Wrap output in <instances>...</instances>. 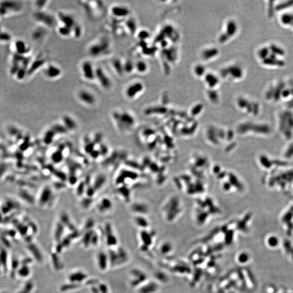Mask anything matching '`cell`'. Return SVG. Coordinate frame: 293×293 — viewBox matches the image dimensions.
<instances>
[{"mask_svg":"<svg viewBox=\"0 0 293 293\" xmlns=\"http://www.w3.org/2000/svg\"><path fill=\"white\" fill-rule=\"evenodd\" d=\"M72 33L73 34L75 38H79L82 34V27L79 24L77 23L75 26L72 28Z\"/></svg>","mask_w":293,"mask_h":293,"instance_id":"38","label":"cell"},{"mask_svg":"<svg viewBox=\"0 0 293 293\" xmlns=\"http://www.w3.org/2000/svg\"><path fill=\"white\" fill-rule=\"evenodd\" d=\"M291 254H292V258H293V250H292V252H291Z\"/></svg>","mask_w":293,"mask_h":293,"instance_id":"51","label":"cell"},{"mask_svg":"<svg viewBox=\"0 0 293 293\" xmlns=\"http://www.w3.org/2000/svg\"><path fill=\"white\" fill-rule=\"evenodd\" d=\"M172 245L169 242H165L162 244L160 248L161 252L163 254H167L172 250Z\"/></svg>","mask_w":293,"mask_h":293,"instance_id":"34","label":"cell"},{"mask_svg":"<svg viewBox=\"0 0 293 293\" xmlns=\"http://www.w3.org/2000/svg\"><path fill=\"white\" fill-rule=\"evenodd\" d=\"M117 254L118 255L119 262L118 265L122 264L125 263L128 260V255L127 252L122 247H120L117 250Z\"/></svg>","mask_w":293,"mask_h":293,"instance_id":"23","label":"cell"},{"mask_svg":"<svg viewBox=\"0 0 293 293\" xmlns=\"http://www.w3.org/2000/svg\"><path fill=\"white\" fill-rule=\"evenodd\" d=\"M4 30H5V29L3 28L2 26L1 25V22H0V35H1L2 34V33L4 32Z\"/></svg>","mask_w":293,"mask_h":293,"instance_id":"50","label":"cell"},{"mask_svg":"<svg viewBox=\"0 0 293 293\" xmlns=\"http://www.w3.org/2000/svg\"><path fill=\"white\" fill-rule=\"evenodd\" d=\"M18 275L22 277H26L29 276L30 274V269L28 266L24 264L18 270Z\"/></svg>","mask_w":293,"mask_h":293,"instance_id":"30","label":"cell"},{"mask_svg":"<svg viewBox=\"0 0 293 293\" xmlns=\"http://www.w3.org/2000/svg\"><path fill=\"white\" fill-rule=\"evenodd\" d=\"M93 234H94V232H93L92 230H88V232H86L84 234V236L82 239V242L85 247H88V245L91 244L92 237H93Z\"/></svg>","mask_w":293,"mask_h":293,"instance_id":"24","label":"cell"},{"mask_svg":"<svg viewBox=\"0 0 293 293\" xmlns=\"http://www.w3.org/2000/svg\"><path fill=\"white\" fill-rule=\"evenodd\" d=\"M111 207V202L108 199H103V201H102L101 206H100V209L102 211H104L107 209H110Z\"/></svg>","mask_w":293,"mask_h":293,"instance_id":"37","label":"cell"},{"mask_svg":"<svg viewBox=\"0 0 293 293\" xmlns=\"http://www.w3.org/2000/svg\"><path fill=\"white\" fill-rule=\"evenodd\" d=\"M142 89V84L137 83L132 84L126 88V96L129 98H133L136 96L139 92H141Z\"/></svg>","mask_w":293,"mask_h":293,"instance_id":"15","label":"cell"},{"mask_svg":"<svg viewBox=\"0 0 293 293\" xmlns=\"http://www.w3.org/2000/svg\"><path fill=\"white\" fill-rule=\"evenodd\" d=\"M98 236H97L96 234H94L93 236V237H92L91 244H92V245H96L97 244V243H98Z\"/></svg>","mask_w":293,"mask_h":293,"instance_id":"47","label":"cell"},{"mask_svg":"<svg viewBox=\"0 0 293 293\" xmlns=\"http://www.w3.org/2000/svg\"><path fill=\"white\" fill-rule=\"evenodd\" d=\"M286 51L276 42H270L260 46L256 51V57L261 65L268 68H280L285 65Z\"/></svg>","mask_w":293,"mask_h":293,"instance_id":"1","label":"cell"},{"mask_svg":"<svg viewBox=\"0 0 293 293\" xmlns=\"http://www.w3.org/2000/svg\"><path fill=\"white\" fill-rule=\"evenodd\" d=\"M144 64L142 63V62H139V63H138V64L136 65V67H137V69L139 71L143 72L144 70Z\"/></svg>","mask_w":293,"mask_h":293,"instance_id":"46","label":"cell"},{"mask_svg":"<svg viewBox=\"0 0 293 293\" xmlns=\"http://www.w3.org/2000/svg\"><path fill=\"white\" fill-rule=\"evenodd\" d=\"M91 290L92 293H100V290L98 288V287H96L95 285H93L91 287Z\"/></svg>","mask_w":293,"mask_h":293,"instance_id":"49","label":"cell"},{"mask_svg":"<svg viewBox=\"0 0 293 293\" xmlns=\"http://www.w3.org/2000/svg\"><path fill=\"white\" fill-rule=\"evenodd\" d=\"M34 19L36 21L48 27H53L56 24L55 17L49 13L42 10H38L33 15Z\"/></svg>","mask_w":293,"mask_h":293,"instance_id":"5","label":"cell"},{"mask_svg":"<svg viewBox=\"0 0 293 293\" xmlns=\"http://www.w3.org/2000/svg\"><path fill=\"white\" fill-rule=\"evenodd\" d=\"M111 13L117 17H123L128 16L129 14V9L124 6H115L111 8Z\"/></svg>","mask_w":293,"mask_h":293,"instance_id":"17","label":"cell"},{"mask_svg":"<svg viewBox=\"0 0 293 293\" xmlns=\"http://www.w3.org/2000/svg\"><path fill=\"white\" fill-rule=\"evenodd\" d=\"M113 66L115 70H116V71L117 72L119 75L123 74V73L124 72V64H123L120 59H114L113 62Z\"/></svg>","mask_w":293,"mask_h":293,"instance_id":"26","label":"cell"},{"mask_svg":"<svg viewBox=\"0 0 293 293\" xmlns=\"http://www.w3.org/2000/svg\"><path fill=\"white\" fill-rule=\"evenodd\" d=\"M47 2L48 1H37L35 2V6L38 9V10H41L46 6Z\"/></svg>","mask_w":293,"mask_h":293,"instance_id":"42","label":"cell"},{"mask_svg":"<svg viewBox=\"0 0 293 293\" xmlns=\"http://www.w3.org/2000/svg\"><path fill=\"white\" fill-rule=\"evenodd\" d=\"M98 281L97 280H95V279H92V280H90L88 281L87 282V284L88 285H92V286H93V285H95L96 284H98Z\"/></svg>","mask_w":293,"mask_h":293,"instance_id":"48","label":"cell"},{"mask_svg":"<svg viewBox=\"0 0 293 293\" xmlns=\"http://www.w3.org/2000/svg\"><path fill=\"white\" fill-rule=\"evenodd\" d=\"M100 293H109L107 286L104 283H101L98 285Z\"/></svg>","mask_w":293,"mask_h":293,"instance_id":"44","label":"cell"},{"mask_svg":"<svg viewBox=\"0 0 293 293\" xmlns=\"http://www.w3.org/2000/svg\"><path fill=\"white\" fill-rule=\"evenodd\" d=\"M108 256L109 258V262L112 266L118 265L119 258L117 251L111 250L109 251Z\"/></svg>","mask_w":293,"mask_h":293,"instance_id":"21","label":"cell"},{"mask_svg":"<svg viewBox=\"0 0 293 293\" xmlns=\"http://www.w3.org/2000/svg\"><path fill=\"white\" fill-rule=\"evenodd\" d=\"M33 283L32 282L29 281L25 285V286H23L20 292L18 293H30L33 289Z\"/></svg>","mask_w":293,"mask_h":293,"instance_id":"36","label":"cell"},{"mask_svg":"<svg viewBox=\"0 0 293 293\" xmlns=\"http://www.w3.org/2000/svg\"><path fill=\"white\" fill-rule=\"evenodd\" d=\"M10 50L13 55L22 56H28L30 51L29 46L25 41L21 39L12 41L10 43Z\"/></svg>","mask_w":293,"mask_h":293,"instance_id":"4","label":"cell"},{"mask_svg":"<svg viewBox=\"0 0 293 293\" xmlns=\"http://www.w3.org/2000/svg\"><path fill=\"white\" fill-rule=\"evenodd\" d=\"M280 23L286 27H293V13H282L280 17Z\"/></svg>","mask_w":293,"mask_h":293,"instance_id":"16","label":"cell"},{"mask_svg":"<svg viewBox=\"0 0 293 293\" xmlns=\"http://www.w3.org/2000/svg\"><path fill=\"white\" fill-rule=\"evenodd\" d=\"M283 247L285 250V251L287 253H291L293 250V248L292 247V244L290 242L288 239H285L283 242Z\"/></svg>","mask_w":293,"mask_h":293,"instance_id":"41","label":"cell"},{"mask_svg":"<svg viewBox=\"0 0 293 293\" xmlns=\"http://www.w3.org/2000/svg\"><path fill=\"white\" fill-rule=\"evenodd\" d=\"M158 288V285L155 283L150 282L141 287L139 289V293H154Z\"/></svg>","mask_w":293,"mask_h":293,"instance_id":"20","label":"cell"},{"mask_svg":"<svg viewBox=\"0 0 293 293\" xmlns=\"http://www.w3.org/2000/svg\"><path fill=\"white\" fill-rule=\"evenodd\" d=\"M58 17L59 20L63 23V25L72 29L77 23L75 22V19L69 14L65 13H59Z\"/></svg>","mask_w":293,"mask_h":293,"instance_id":"13","label":"cell"},{"mask_svg":"<svg viewBox=\"0 0 293 293\" xmlns=\"http://www.w3.org/2000/svg\"><path fill=\"white\" fill-rule=\"evenodd\" d=\"M141 238L143 243V247H145L144 249L146 250V247L151 245L152 243V238L151 234H148L146 231H142L141 233Z\"/></svg>","mask_w":293,"mask_h":293,"instance_id":"22","label":"cell"},{"mask_svg":"<svg viewBox=\"0 0 293 293\" xmlns=\"http://www.w3.org/2000/svg\"><path fill=\"white\" fill-rule=\"evenodd\" d=\"M87 278V275L82 272H77L70 275L68 279L71 283L79 284Z\"/></svg>","mask_w":293,"mask_h":293,"instance_id":"19","label":"cell"},{"mask_svg":"<svg viewBox=\"0 0 293 293\" xmlns=\"http://www.w3.org/2000/svg\"><path fill=\"white\" fill-rule=\"evenodd\" d=\"M52 262H53V266L55 267V269L56 270H60L61 268H62V262L60 260V258L59 257H58V256H57V255L55 254H53L52 256Z\"/></svg>","mask_w":293,"mask_h":293,"instance_id":"31","label":"cell"},{"mask_svg":"<svg viewBox=\"0 0 293 293\" xmlns=\"http://www.w3.org/2000/svg\"><path fill=\"white\" fill-rule=\"evenodd\" d=\"M45 60L42 58H38L30 63L28 68L27 76L33 75L39 69H40L45 64Z\"/></svg>","mask_w":293,"mask_h":293,"instance_id":"14","label":"cell"},{"mask_svg":"<svg viewBox=\"0 0 293 293\" xmlns=\"http://www.w3.org/2000/svg\"><path fill=\"white\" fill-rule=\"evenodd\" d=\"M78 286H79V284L70 283H68V284L62 285L60 288V290L62 292H67L68 290H71L75 289Z\"/></svg>","mask_w":293,"mask_h":293,"instance_id":"35","label":"cell"},{"mask_svg":"<svg viewBox=\"0 0 293 293\" xmlns=\"http://www.w3.org/2000/svg\"><path fill=\"white\" fill-rule=\"evenodd\" d=\"M113 117L117 123L120 126H131L134 123V119L130 114L127 113L115 112L113 113Z\"/></svg>","mask_w":293,"mask_h":293,"instance_id":"8","label":"cell"},{"mask_svg":"<svg viewBox=\"0 0 293 293\" xmlns=\"http://www.w3.org/2000/svg\"><path fill=\"white\" fill-rule=\"evenodd\" d=\"M4 293V292H3V293Z\"/></svg>","mask_w":293,"mask_h":293,"instance_id":"52","label":"cell"},{"mask_svg":"<svg viewBox=\"0 0 293 293\" xmlns=\"http://www.w3.org/2000/svg\"><path fill=\"white\" fill-rule=\"evenodd\" d=\"M82 71L85 79L92 81L95 79L96 68H94L92 63L89 61H85L82 65Z\"/></svg>","mask_w":293,"mask_h":293,"instance_id":"9","label":"cell"},{"mask_svg":"<svg viewBox=\"0 0 293 293\" xmlns=\"http://www.w3.org/2000/svg\"><path fill=\"white\" fill-rule=\"evenodd\" d=\"M78 97L80 101L85 104H94L96 101V98L93 93L85 90L80 91L78 92Z\"/></svg>","mask_w":293,"mask_h":293,"instance_id":"10","label":"cell"},{"mask_svg":"<svg viewBox=\"0 0 293 293\" xmlns=\"http://www.w3.org/2000/svg\"><path fill=\"white\" fill-rule=\"evenodd\" d=\"M44 74L50 79H55L62 75V70L56 65H50L44 70Z\"/></svg>","mask_w":293,"mask_h":293,"instance_id":"12","label":"cell"},{"mask_svg":"<svg viewBox=\"0 0 293 293\" xmlns=\"http://www.w3.org/2000/svg\"><path fill=\"white\" fill-rule=\"evenodd\" d=\"M132 64L130 62H127L124 64V71L126 72H130L132 70Z\"/></svg>","mask_w":293,"mask_h":293,"instance_id":"45","label":"cell"},{"mask_svg":"<svg viewBox=\"0 0 293 293\" xmlns=\"http://www.w3.org/2000/svg\"><path fill=\"white\" fill-rule=\"evenodd\" d=\"M268 244L272 247H275L278 244V239L276 237L272 236L268 239Z\"/></svg>","mask_w":293,"mask_h":293,"instance_id":"40","label":"cell"},{"mask_svg":"<svg viewBox=\"0 0 293 293\" xmlns=\"http://www.w3.org/2000/svg\"><path fill=\"white\" fill-rule=\"evenodd\" d=\"M95 79L98 80L101 86L105 90H108L111 87V81L102 68L97 67L96 68Z\"/></svg>","mask_w":293,"mask_h":293,"instance_id":"7","label":"cell"},{"mask_svg":"<svg viewBox=\"0 0 293 293\" xmlns=\"http://www.w3.org/2000/svg\"><path fill=\"white\" fill-rule=\"evenodd\" d=\"M29 250L31 251L32 254H33V255L34 256V257L36 259L39 260V261H41L42 255L38 247H37L35 245H32L29 247Z\"/></svg>","mask_w":293,"mask_h":293,"instance_id":"29","label":"cell"},{"mask_svg":"<svg viewBox=\"0 0 293 293\" xmlns=\"http://www.w3.org/2000/svg\"><path fill=\"white\" fill-rule=\"evenodd\" d=\"M44 35H45V31L41 28H38L34 30L32 34V37L33 38V39L37 40L41 39Z\"/></svg>","mask_w":293,"mask_h":293,"instance_id":"33","label":"cell"},{"mask_svg":"<svg viewBox=\"0 0 293 293\" xmlns=\"http://www.w3.org/2000/svg\"><path fill=\"white\" fill-rule=\"evenodd\" d=\"M249 259V256L247 253H246V252L241 253L238 257L239 262L240 263H247Z\"/></svg>","mask_w":293,"mask_h":293,"instance_id":"39","label":"cell"},{"mask_svg":"<svg viewBox=\"0 0 293 293\" xmlns=\"http://www.w3.org/2000/svg\"><path fill=\"white\" fill-rule=\"evenodd\" d=\"M109 48V43L106 39H103L90 47L89 53L93 57H97L106 53Z\"/></svg>","mask_w":293,"mask_h":293,"instance_id":"6","label":"cell"},{"mask_svg":"<svg viewBox=\"0 0 293 293\" xmlns=\"http://www.w3.org/2000/svg\"><path fill=\"white\" fill-rule=\"evenodd\" d=\"M264 97L270 102L289 101L292 94L288 79H277L269 83L264 90Z\"/></svg>","mask_w":293,"mask_h":293,"instance_id":"2","label":"cell"},{"mask_svg":"<svg viewBox=\"0 0 293 293\" xmlns=\"http://www.w3.org/2000/svg\"></svg>","mask_w":293,"mask_h":293,"instance_id":"53","label":"cell"},{"mask_svg":"<svg viewBox=\"0 0 293 293\" xmlns=\"http://www.w3.org/2000/svg\"><path fill=\"white\" fill-rule=\"evenodd\" d=\"M64 225L62 223H58L57 225V227L55 228V239L59 242H60L62 235L64 233Z\"/></svg>","mask_w":293,"mask_h":293,"instance_id":"25","label":"cell"},{"mask_svg":"<svg viewBox=\"0 0 293 293\" xmlns=\"http://www.w3.org/2000/svg\"><path fill=\"white\" fill-rule=\"evenodd\" d=\"M23 8L21 2L17 1H0V18L15 15Z\"/></svg>","mask_w":293,"mask_h":293,"instance_id":"3","label":"cell"},{"mask_svg":"<svg viewBox=\"0 0 293 293\" xmlns=\"http://www.w3.org/2000/svg\"><path fill=\"white\" fill-rule=\"evenodd\" d=\"M135 221H136V224L138 225V226H140V227H146L147 225H148L147 222L143 218H140V217L139 218H136Z\"/></svg>","mask_w":293,"mask_h":293,"instance_id":"43","label":"cell"},{"mask_svg":"<svg viewBox=\"0 0 293 293\" xmlns=\"http://www.w3.org/2000/svg\"><path fill=\"white\" fill-rule=\"evenodd\" d=\"M97 263L99 268L102 270H105L109 263L108 256L103 251L100 252L97 256Z\"/></svg>","mask_w":293,"mask_h":293,"instance_id":"18","label":"cell"},{"mask_svg":"<svg viewBox=\"0 0 293 293\" xmlns=\"http://www.w3.org/2000/svg\"><path fill=\"white\" fill-rule=\"evenodd\" d=\"M58 32L59 34L62 36L67 37L72 33V29L68 27L63 25L59 28Z\"/></svg>","mask_w":293,"mask_h":293,"instance_id":"28","label":"cell"},{"mask_svg":"<svg viewBox=\"0 0 293 293\" xmlns=\"http://www.w3.org/2000/svg\"><path fill=\"white\" fill-rule=\"evenodd\" d=\"M106 242L107 244L110 247H113L115 246L117 244V239L116 237V236L113 234H109L106 236Z\"/></svg>","mask_w":293,"mask_h":293,"instance_id":"32","label":"cell"},{"mask_svg":"<svg viewBox=\"0 0 293 293\" xmlns=\"http://www.w3.org/2000/svg\"><path fill=\"white\" fill-rule=\"evenodd\" d=\"M63 122L64 123L65 126L68 129H73L76 127V123L75 121L71 117L68 116H65L63 118Z\"/></svg>","mask_w":293,"mask_h":293,"instance_id":"27","label":"cell"},{"mask_svg":"<svg viewBox=\"0 0 293 293\" xmlns=\"http://www.w3.org/2000/svg\"><path fill=\"white\" fill-rule=\"evenodd\" d=\"M131 274L134 277V279L131 281V285L133 287L138 286L146 280V275L138 269L132 270Z\"/></svg>","mask_w":293,"mask_h":293,"instance_id":"11","label":"cell"}]
</instances>
